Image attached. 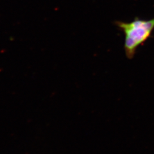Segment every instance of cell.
Returning <instances> with one entry per match:
<instances>
[{
	"label": "cell",
	"mask_w": 154,
	"mask_h": 154,
	"mask_svg": "<svg viewBox=\"0 0 154 154\" xmlns=\"http://www.w3.org/2000/svg\"><path fill=\"white\" fill-rule=\"evenodd\" d=\"M114 23L124 33V50L128 59H133L139 47L152 37L154 30V18L146 20L136 17L131 22L116 21Z\"/></svg>",
	"instance_id": "1"
}]
</instances>
